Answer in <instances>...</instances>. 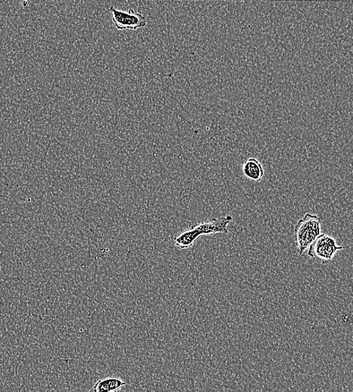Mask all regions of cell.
I'll list each match as a JSON object with an SVG mask.
<instances>
[{
    "label": "cell",
    "mask_w": 353,
    "mask_h": 392,
    "mask_svg": "<svg viewBox=\"0 0 353 392\" xmlns=\"http://www.w3.org/2000/svg\"><path fill=\"white\" fill-rule=\"evenodd\" d=\"M113 15V21L118 30H136L143 28L147 25V19L132 8L128 12L120 11L114 6L109 8Z\"/></svg>",
    "instance_id": "3"
},
{
    "label": "cell",
    "mask_w": 353,
    "mask_h": 392,
    "mask_svg": "<svg viewBox=\"0 0 353 392\" xmlns=\"http://www.w3.org/2000/svg\"><path fill=\"white\" fill-rule=\"evenodd\" d=\"M232 220H233V218L228 215L205 221V222L197 224L191 228L198 238L215 234H228V226L232 222Z\"/></svg>",
    "instance_id": "4"
},
{
    "label": "cell",
    "mask_w": 353,
    "mask_h": 392,
    "mask_svg": "<svg viewBox=\"0 0 353 392\" xmlns=\"http://www.w3.org/2000/svg\"><path fill=\"white\" fill-rule=\"evenodd\" d=\"M198 238L190 228L185 230L174 238L175 245L180 249H187L192 248L195 242L198 240Z\"/></svg>",
    "instance_id": "7"
},
{
    "label": "cell",
    "mask_w": 353,
    "mask_h": 392,
    "mask_svg": "<svg viewBox=\"0 0 353 392\" xmlns=\"http://www.w3.org/2000/svg\"><path fill=\"white\" fill-rule=\"evenodd\" d=\"M127 383L122 379L117 377H109L100 380L93 386L92 390L96 392L115 391L125 386Z\"/></svg>",
    "instance_id": "6"
},
{
    "label": "cell",
    "mask_w": 353,
    "mask_h": 392,
    "mask_svg": "<svg viewBox=\"0 0 353 392\" xmlns=\"http://www.w3.org/2000/svg\"><path fill=\"white\" fill-rule=\"evenodd\" d=\"M321 219L309 213L298 221L295 227V238L299 255H302L321 234Z\"/></svg>",
    "instance_id": "1"
},
{
    "label": "cell",
    "mask_w": 353,
    "mask_h": 392,
    "mask_svg": "<svg viewBox=\"0 0 353 392\" xmlns=\"http://www.w3.org/2000/svg\"><path fill=\"white\" fill-rule=\"evenodd\" d=\"M243 174L248 180L260 183L264 177V170L260 160L251 157L244 163Z\"/></svg>",
    "instance_id": "5"
},
{
    "label": "cell",
    "mask_w": 353,
    "mask_h": 392,
    "mask_svg": "<svg viewBox=\"0 0 353 392\" xmlns=\"http://www.w3.org/2000/svg\"><path fill=\"white\" fill-rule=\"evenodd\" d=\"M343 249V247L338 245L333 237L326 234H320L309 247L307 255L323 264V265H326V264L332 261L338 251Z\"/></svg>",
    "instance_id": "2"
}]
</instances>
